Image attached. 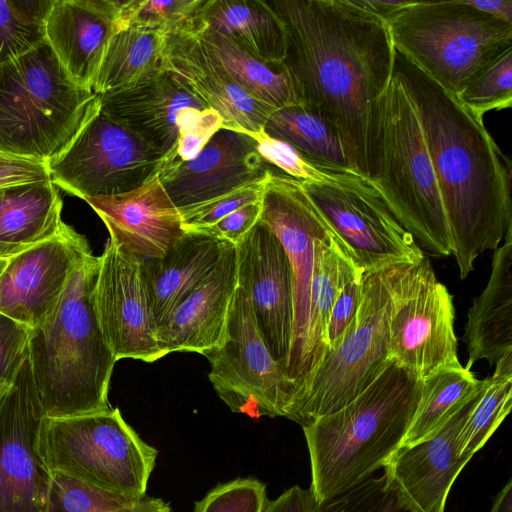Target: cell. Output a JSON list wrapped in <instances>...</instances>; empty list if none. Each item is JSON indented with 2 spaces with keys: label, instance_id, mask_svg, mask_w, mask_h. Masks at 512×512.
Here are the masks:
<instances>
[{
  "label": "cell",
  "instance_id": "1",
  "mask_svg": "<svg viewBox=\"0 0 512 512\" xmlns=\"http://www.w3.org/2000/svg\"><path fill=\"white\" fill-rule=\"evenodd\" d=\"M285 33L297 102L338 131L351 169L367 177L372 109L389 86L395 48L386 21L351 0H271Z\"/></svg>",
  "mask_w": 512,
  "mask_h": 512
},
{
  "label": "cell",
  "instance_id": "2",
  "mask_svg": "<svg viewBox=\"0 0 512 512\" xmlns=\"http://www.w3.org/2000/svg\"><path fill=\"white\" fill-rule=\"evenodd\" d=\"M393 75L418 116L464 279L512 230L510 160L483 119L396 50Z\"/></svg>",
  "mask_w": 512,
  "mask_h": 512
},
{
  "label": "cell",
  "instance_id": "3",
  "mask_svg": "<svg viewBox=\"0 0 512 512\" xmlns=\"http://www.w3.org/2000/svg\"><path fill=\"white\" fill-rule=\"evenodd\" d=\"M100 256L84 253L53 311L31 329L29 359L47 418L110 409L109 383L117 362L100 327L95 287Z\"/></svg>",
  "mask_w": 512,
  "mask_h": 512
},
{
  "label": "cell",
  "instance_id": "4",
  "mask_svg": "<svg viewBox=\"0 0 512 512\" xmlns=\"http://www.w3.org/2000/svg\"><path fill=\"white\" fill-rule=\"evenodd\" d=\"M422 383L390 361L354 400L302 427L316 502L354 487L386 466L405 439Z\"/></svg>",
  "mask_w": 512,
  "mask_h": 512
},
{
  "label": "cell",
  "instance_id": "5",
  "mask_svg": "<svg viewBox=\"0 0 512 512\" xmlns=\"http://www.w3.org/2000/svg\"><path fill=\"white\" fill-rule=\"evenodd\" d=\"M367 178L416 243L431 254H452L450 229L421 125L394 75L372 109Z\"/></svg>",
  "mask_w": 512,
  "mask_h": 512
},
{
  "label": "cell",
  "instance_id": "6",
  "mask_svg": "<svg viewBox=\"0 0 512 512\" xmlns=\"http://www.w3.org/2000/svg\"><path fill=\"white\" fill-rule=\"evenodd\" d=\"M100 96L77 85L47 41L0 65V150L48 163L99 112Z\"/></svg>",
  "mask_w": 512,
  "mask_h": 512
},
{
  "label": "cell",
  "instance_id": "7",
  "mask_svg": "<svg viewBox=\"0 0 512 512\" xmlns=\"http://www.w3.org/2000/svg\"><path fill=\"white\" fill-rule=\"evenodd\" d=\"M386 23L395 50L454 96L512 48V24L464 0L414 1Z\"/></svg>",
  "mask_w": 512,
  "mask_h": 512
},
{
  "label": "cell",
  "instance_id": "8",
  "mask_svg": "<svg viewBox=\"0 0 512 512\" xmlns=\"http://www.w3.org/2000/svg\"><path fill=\"white\" fill-rule=\"evenodd\" d=\"M37 453L49 472L129 498L146 496L158 451L118 408L42 421Z\"/></svg>",
  "mask_w": 512,
  "mask_h": 512
},
{
  "label": "cell",
  "instance_id": "9",
  "mask_svg": "<svg viewBox=\"0 0 512 512\" xmlns=\"http://www.w3.org/2000/svg\"><path fill=\"white\" fill-rule=\"evenodd\" d=\"M393 268L364 273L355 318L340 345L325 355L302 384L288 419L304 427L336 412L366 390L388 366Z\"/></svg>",
  "mask_w": 512,
  "mask_h": 512
},
{
  "label": "cell",
  "instance_id": "10",
  "mask_svg": "<svg viewBox=\"0 0 512 512\" xmlns=\"http://www.w3.org/2000/svg\"><path fill=\"white\" fill-rule=\"evenodd\" d=\"M301 184L364 273L424 258L367 177L353 170H324L322 180Z\"/></svg>",
  "mask_w": 512,
  "mask_h": 512
},
{
  "label": "cell",
  "instance_id": "11",
  "mask_svg": "<svg viewBox=\"0 0 512 512\" xmlns=\"http://www.w3.org/2000/svg\"><path fill=\"white\" fill-rule=\"evenodd\" d=\"M388 359L419 381L460 366L453 297L426 256L393 268Z\"/></svg>",
  "mask_w": 512,
  "mask_h": 512
},
{
  "label": "cell",
  "instance_id": "12",
  "mask_svg": "<svg viewBox=\"0 0 512 512\" xmlns=\"http://www.w3.org/2000/svg\"><path fill=\"white\" fill-rule=\"evenodd\" d=\"M209 380L232 412L287 418L295 385L271 356L244 290L237 286L223 344L204 355Z\"/></svg>",
  "mask_w": 512,
  "mask_h": 512
},
{
  "label": "cell",
  "instance_id": "13",
  "mask_svg": "<svg viewBox=\"0 0 512 512\" xmlns=\"http://www.w3.org/2000/svg\"><path fill=\"white\" fill-rule=\"evenodd\" d=\"M171 159L99 110L47 167L54 185L84 200L132 191Z\"/></svg>",
  "mask_w": 512,
  "mask_h": 512
},
{
  "label": "cell",
  "instance_id": "14",
  "mask_svg": "<svg viewBox=\"0 0 512 512\" xmlns=\"http://www.w3.org/2000/svg\"><path fill=\"white\" fill-rule=\"evenodd\" d=\"M259 220L279 238L292 267L294 320L285 373L296 394L308 329L314 242L333 229L300 180L273 172L264 182Z\"/></svg>",
  "mask_w": 512,
  "mask_h": 512
},
{
  "label": "cell",
  "instance_id": "15",
  "mask_svg": "<svg viewBox=\"0 0 512 512\" xmlns=\"http://www.w3.org/2000/svg\"><path fill=\"white\" fill-rule=\"evenodd\" d=\"M45 413L29 352L0 397V512H46L50 472L37 453Z\"/></svg>",
  "mask_w": 512,
  "mask_h": 512
},
{
  "label": "cell",
  "instance_id": "16",
  "mask_svg": "<svg viewBox=\"0 0 512 512\" xmlns=\"http://www.w3.org/2000/svg\"><path fill=\"white\" fill-rule=\"evenodd\" d=\"M235 250L238 286L248 297L271 356L285 372L294 320L293 273L287 252L260 220L235 244Z\"/></svg>",
  "mask_w": 512,
  "mask_h": 512
},
{
  "label": "cell",
  "instance_id": "17",
  "mask_svg": "<svg viewBox=\"0 0 512 512\" xmlns=\"http://www.w3.org/2000/svg\"><path fill=\"white\" fill-rule=\"evenodd\" d=\"M95 304L102 333L117 361L131 358L151 363L166 356L158 344L141 260L110 239L100 256Z\"/></svg>",
  "mask_w": 512,
  "mask_h": 512
},
{
  "label": "cell",
  "instance_id": "18",
  "mask_svg": "<svg viewBox=\"0 0 512 512\" xmlns=\"http://www.w3.org/2000/svg\"><path fill=\"white\" fill-rule=\"evenodd\" d=\"M271 172L250 134L221 127L195 158L169 160L159 177L180 212L265 181Z\"/></svg>",
  "mask_w": 512,
  "mask_h": 512
},
{
  "label": "cell",
  "instance_id": "19",
  "mask_svg": "<svg viewBox=\"0 0 512 512\" xmlns=\"http://www.w3.org/2000/svg\"><path fill=\"white\" fill-rule=\"evenodd\" d=\"M89 250L86 238L66 224L57 236L9 257L0 277V313L36 327L53 311L75 264Z\"/></svg>",
  "mask_w": 512,
  "mask_h": 512
},
{
  "label": "cell",
  "instance_id": "20",
  "mask_svg": "<svg viewBox=\"0 0 512 512\" xmlns=\"http://www.w3.org/2000/svg\"><path fill=\"white\" fill-rule=\"evenodd\" d=\"M100 110L160 154L176 158L179 135L208 107L168 72L101 94Z\"/></svg>",
  "mask_w": 512,
  "mask_h": 512
},
{
  "label": "cell",
  "instance_id": "21",
  "mask_svg": "<svg viewBox=\"0 0 512 512\" xmlns=\"http://www.w3.org/2000/svg\"><path fill=\"white\" fill-rule=\"evenodd\" d=\"M84 200L106 225L110 240L138 260L161 256L185 233L159 171L127 193Z\"/></svg>",
  "mask_w": 512,
  "mask_h": 512
},
{
  "label": "cell",
  "instance_id": "22",
  "mask_svg": "<svg viewBox=\"0 0 512 512\" xmlns=\"http://www.w3.org/2000/svg\"><path fill=\"white\" fill-rule=\"evenodd\" d=\"M165 71L222 118V128L254 134L274 111L244 91L197 35H167Z\"/></svg>",
  "mask_w": 512,
  "mask_h": 512
},
{
  "label": "cell",
  "instance_id": "23",
  "mask_svg": "<svg viewBox=\"0 0 512 512\" xmlns=\"http://www.w3.org/2000/svg\"><path fill=\"white\" fill-rule=\"evenodd\" d=\"M121 5L116 0L53 1L45 40L77 85L92 90L108 43L121 28Z\"/></svg>",
  "mask_w": 512,
  "mask_h": 512
},
{
  "label": "cell",
  "instance_id": "24",
  "mask_svg": "<svg viewBox=\"0 0 512 512\" xmlns=\"http://www.w3.org/2000/svg\"><path fill=\"white\" fill-rule=\"evenodd\" d=\"M237 286L236 250L229 243L211 273L158 325L157 340L164 354L205 355L220 347Z\"/></svg>",
  "mask_w": 512,
  "mask_h": 512
},
{
  "label": "cell",
  "instance_id": "25",
  "mask_svg": "<svg viewBox=\"0 0 512 512\" xmlns=\"http://www.w3.org/2000/svg\"><path fill=\"white\" fill-rule=\"evenodd\" d=\"M476 396L430 438L400 446L384 467L420 512L444 511L450 488L468 462L459 456L458 439Z\"/></svg>",
  "mask_w": 512,
  "mask_h": 512
},
{
  "label": "cell",
  "instance_id": "26",
  "mask_svg": "<svg viewBox=\"0 0 512 512\" xmlns=\"http://www.w3.org/2000/svg\"><path fill=\"white\" fill-rule=\"evenodd\" d=\"M230 242L186 231L164 254L141 260V275L158 325L211 273Z\"/></svg>",
  "mask_w": 512,
  "mask_h": 512
},
{
  "label": "cell",
  "instance_id": "27",
  "mask_svg": "<svg viewBox=\"0 0 512 512\" xmlns=\"http://www.w3.org/2000/svg\"><path fill=\"white\" fill-rule=\"evenodd\" d=\"M467 316L463 335L468 351L466 368L483 359L492 366L512 352V230L494 250L488 283Z\"/></svg>",
  "mask_w": 512,
  "mask_h": 512
},
{
  "label": "cell",
  "instance_id": "28",
  "mask_svg": "<svg viewBox=\"0 0 512 512\" xmlns=\"http://www.w3.org/2000/svg\"><path fill=\"white\" fill-rule=\"evenodd\" d=\"M361 273L364 274L334 230L315 240L308 329L296 395L328 353L327 329L337 297L345 284Z\"/></svg>",
  "mask_w": 512,
  "mask_h": 512
},
{
  "label": "cell",
  "instance_id": "29",
  "mask_svg": "<svg viewBox=\"0 0 512 512\" xmlns=\"http://www.w3.org/2000/svg\"><path fill=\"white\" fill-rule=\"evenodd\" d=\"M202 29L224 35L262 62H283L284 28L267 1L205 0L201 12Z\"/></svg>",
  "mask_w": 512,
  "mask_h": 512
},
{
  "label": "cell",
  "instance_id": "30",
  "mask_svg": "<svg viewBox=\"0 0 512 512\" xmlns=\"http://www.w3.org/2000/svg\"><path fill=\"white\" fill-rule=\"evenodd\" d=\"M167 35L141 26L122 27L110 39L92 90L105 94L135 87L165 72Z\"/></svg>",
  "mask_w": 512,
  "mask_h": 512
},
{
  "label": "cell",
  "instance_id": "31",
  "mask_svg": "<svg viewBox=\"0 0 512 512\" xmlns=\"http://www.w3.org/2000/svg\"><path fill=\"white\" fill-rule=\"evenodd\" d=\"M63 202L51 180L0 190V243L33 246L57 236L65 227Z\"/></svg>",
  "mask_w": 512,
  "mask_h": 512
},
{
  "label": "cell",
  "instance_id": "32",
  "mask_svg": "<svg viewBox=\"0 0 512 512\" xmlns=\"http://www.w3.org/2000/svg\"><path fill=\"white\" fill-rule=\"evenodd\" d=\"M197 37L207 53L251 97L273 110L298 105L283 63L262 62L229 38L212 30L202 29Z\"/></svg>",
  "mask_w": 512,
  "mask_h": 512
},
{
  "label": "cell",
  "instance_id": "33",
  "mask_svg": "<svg viewBox=\"0 0 512 512\" xmlns=\"http://www.w3.org/2000/svg\"><path fill=\"white\" fill-rule=\"evenodd\" d=\"M263 129L289 143L320 170H352L336 128L299 104L274 110Z\"/></svg>",
  "mask_w": 512,
  "mask_h": 512
},
{
  "label": "cell",
  "instance_id": "34",
  "mask_svg": "<svg viewBox=\"0 0 512 512\" xmlns=\"http://www.w3.org/2000/svg\"><path fill=\"white\" fill-rule=\"evenodd\" d=\"M471 369L462 365L445 368L422 383L418 405L401 446L433 436L483 388Z\"/></svg>",
  "mask_w": 512,
  "mask_h": 512
},
{
  "label": "cell",
  "instance_id": "35",
  "mask_svg": "<svg viewBox=\"0 0 512 512\" xmlns=\"http://www.w3.org/2000/svg\"><path fill=\"white\" fill-rule=\"evenodd\" d=\"M512 407V352L496 362L492 376L474 399L461 428L459 456L469 461L483 447Z\"/></svg>",
  "mask_w": 512,
  "mask_h": 512
},
{
  "label": "cell",
  "instance_id": "36",
  "mask_svg": "<svg viewBox=\"0 0 512 512\" xmlns=\"http://www.w3.org/2000/svg\"><path fill=\"white\" fill-rule=\"evenodd\" d=\"M46 512H171L161 498H129L50 472Z\"/></svg>",
  "mask_w": 512,
  "mask_h": 512
},
{
  "label": "cell",
  "instance_id": "37",
  "mask_svg": "<svg viewBox=\"0 0 512 512\" xmlns=\"http://www.w3.org/2000/svg\"><path fill=\"white\" fill-rule=\"evenodd\" d=\"M54 0H0V65L45 41V23Z\"/></svg>",
  "mask_w": 512,
  "mask_h": 512
},
{
  "label": "cell",
  "instance_id": "38",
  "mask_svg": "<svg viewBox=\"0 0 512 512\" xmlns=\"http://www.w3.org/2000/svg\"><path fill=\"white\" fill-rule=\"evenodd\" d=\"M205 0L122 1L121 28L129 25L158 30L166 35L194 34L201 31Z\"/></svg>",
  "mask_w": 512,
  "mask_h": 512
},
{
  "label": "cell",
  "instance_id": "39",
  "mask_svg": "<svg viewBox=\"0 0 512 512\" xmlns=\"http://www.w3.org/2000/svg\"><path fill=\"white\" fill-rule=\"evenodd\" d=\"M315 512H420L384 473L317 502Z\"/></svg>",
  "mask_w": 512,
  "mask_h": 512
},
{
  "label": "cell",
  "instance_id": "40",
  "mask_svg": "<svg viewBox=\"0 0 512 512\" xmlns=\"http://www.w3.org/2000/svg\"><path fill=\"white\" fill-rule=\"evenodd\" d=\"M476 117L512 105V48L481 69L455 96Z\"/></svg>",
  "mask_w": 512,
  "mask_h": 512
},
{
  "label": "cell",
  "instance_id": "41",
  "mask_svg": "<svg viewBox=\"0 0 512 512\" xmlns=\"http://www.w3.org/2000/svg\"><path fill=\"white\" fill-rule=\"evenodd\" d=\"M267 501L265 483L239 477L216 485L195 503L192 512H263Z\"/></svg>",
  "mask_w": 512,
  "mask_h": 512
},
{
  "label": "cell",
  "instance_id": "42",
  "mask_svg": "<svg viewBox=\"0 0 512 512\" xmlns=\"http://www.w3.org/2000/svg\"><path fill=\"white\" fill-rule=\"evenodd\" d=\"M264 182L236 189L218 198L180 211L184 231H202L238 208L260 201Z\"/></svg>",
  "mask_w": 512,
  "mask_h": 512
},
{
  "label": "cell",
  "instance_id": "43",
  "mask_svg": "<svg viewBox=\"0 0 512 512\" xmlns=\"http://www.w3.org/2000/svg\"><path fill=\"white\" fill-rule=\"evenodd\" d=\"M31 328L0 313V397L11 388L29 352Z\"/></svg>",
  "mask_w": 512,
  "mask_h": 512
},
{
  "label": "cell",
  "instance_id": "44",
  "mask_svg": "<svg viewBox=\"0 0 512 512\" xmlns=\"http://www.w3.org/2000/svg\"><path fill=\"white\" fill-rule=\"evenodd\" d=\"M250 135L256 141L260 157L284 171L287 176L300 181H320L324 178V170L309 163L289 143L268 135L264 129Z\"/></svg>",
  "mask_w": 512,
  "mask_h": 512
},
{
  "label": "cell",
  "instance_id": "45",
  "mask_svg": "<svg viewBox=\"0 0 512 512\" xmlns=\"http://www.w3.org/2000/svg\"><path fill=\"white\" fill-rule=\"evenodd\" d=\"M363 275L352 277L333 305L327 329L328 352L340 345L356 316L362 295Z\"/></svg>",
  "mask_w": 512,
  "mask_h": 512
},
{
  "label": "cell",
  "instance_id": "46",
  "mask_svg": "<svg viewBox=\"0 0 512 512\" xmlns=\"http://www.w3.org/2000/svg\"><path fill=\"white\" fill-rule=\"evenodd\" d=\"M51 180L47 163L0 150V190Z\"/></svg>",
  "mask_w": 512,
  "mask_h": 512
},
{
  "label": "cell",
  "instance_id": "47",
  "mask_svg": "<svg viewBox=\"0 0 512 512\" xmlns=\"http://www.w3.org/2000/svg\"><path fill=\"white\" fill-rule=\"evenodd\" d=\"M222 124L223 120L216 111L205 109L192 125L180 133L177 158L183 161L195 158Z\"/></svg>",
  "mask_w": 512,
  "mask_h": 512
},
{
  "label": "cell",
  "instance_id": "48",
  "mask_svg": "<svg viewBox=\"0 0 512 512\" xmlns=\"http://www.w3.org/2000/svg\"><path fill=\"white\" fill-rule=\"evenodd\" d=\"M261 200L238 208L202 232L236 244L260 219Z\"/></svg>",
  "mask_w": 512,
  "mask_h": 512
},
{
  "label": "cell",
  "instance_id": "49",
  "mask_svg": "<svg viewBox=\"0 0 512 512\" xmlns=\"http://www.w3.org/2000/svg\"><path fill=\"white\" fill-rule=\"evenodd\" d=\"M316 503L310 488L304 489L295 485L276 499H268L263 512H315Z\"/></svg>",
  "mask_w": 512,
  "mask_h": 512
},
{
  "label": "cell",
  "instance_id": "50",
  "mask_svg": "<svg viewBox=\"0 0 512 512\" xmlns=\"http://www.w3.org/2000/svg\"><path fill=\"white\" fill-rule=\"evenodd\" d=\"M354 5L388 21L398 12L410 6L414 1L404 0H351Z\"/></svg>",
  "mask_w": 512,
  "mask_h": 512
},
{
  "label": "cell",
  "instance_id": "51",
  "mask_svg": "<svg viewBox=\"0 0 512 512\" xmlns=\"http://www.w3.org/2000/svg\"><path fill=\"white\" fill-rule=\"evenodd\" d=\"M468 5L512 24V0H464Z\"/></svg>",
  "mask_w": 512,
  "mask_h": 512
},
{
  "label": "cell",
  "instance_id": "52",
  "mask_svg": "<svg viewBox=\"0 0 512 512\" xmlns=\"http://www.w3.org/2000/svg\"><path fill=\"white\" fill-rule=\"evenodd\" d=\"M491 512H512V480L498 493L494 500Z\"/></svg>",
  "mask_w": 512,
  "mask_h": 512
},
{
  "label": "cell",
  "instance_id": "53",
  "mask_svg": "<svg viewBox=\"0 0 512 512\" xmlns=\"http://www.w3.org/2000/svg\"><path fill=\"white\" fill-rule=\"evenodd\" d=\"M30 246H17L0 243V257H11Z\"/></svg>",
  "mask_w": 512,
  "mask_h": 512
},
{
  "label": "cell",
  "instance_id": "54",
  "mask_svg": "<svg viewBox=\"0 0 512 512\" xmlns=\"http://www.w3.org/2000/svg\"><path fill=\"white\" fill-rule=\"evenodd\" d=\"M8 261H9V257H0V277H1L2 273L4 272V270L8 264Z\"/></svg>",
  "mask_w": 512,
  "mask_h": 512
}]
</instances>
